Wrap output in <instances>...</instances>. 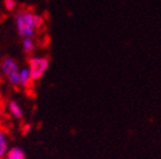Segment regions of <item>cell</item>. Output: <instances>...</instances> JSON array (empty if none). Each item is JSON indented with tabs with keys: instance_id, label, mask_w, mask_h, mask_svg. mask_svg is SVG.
Returning <instances> with one entry per match:
<instances>
[{
	"instance_id": "cell-3",
	"label": "cell",
	"mask_w": 161,
	"mask_h": 159,
	"mask_svg": "<svg viewBox=\"0 0 161 159\" xmlns=\"http://www.w3.org/2000/svg\"><path fill=\"white\" fill-rule=\"evenodd\" d=\"M19 70V65L16 59L11 57H6L1 60V64H0V71H1V75L6 76V77H9L10 75L16 74Z\"/></svg>"
},
{
	"instance_id": "cell-8",
	"label": "cell",
	"mask_w": 161,
	"mask_h": 159,
	"mask_svg": "<svg viewBox=\"0 0 161 159\" xmlns=\"http://www.w3.org/2000/svg\"><path fill=\"white\" fill-rule=\"evenodd\" d=\"M21 48H23V51L25 52L26 55L33 54L36 48V42L34 40V38H23Z\"/></svg>"
},
{
	"instance_id": "cell-1",
	"label": "cell",
	"mask_w": 161,
	"mask_h": 159,
	"mask_svg": "<svg viewBox=\"0 0 161 159\" xmlns=\"http://www.w3.org/2000/svg\"><path fill=\"white\" fill-rule=\"evenodd\" d=\"M15 23L17 31L23 38H34L40 27L43 26L44 20L39 15L31 10H19L15 16Z\"/></svg>"
},
{
	"instance_id": "cell-5",
	"label": "cell",
	"mask_w": 161,
	"mask_h": 159,
	"mask_svg": "<svg viewBox=\"0 0 161 159\" xmlns=\"http://www.w3.org/2000/svg\"><path fill=\"white\" fill-rule=\"evenodd\" d=\"M8 111L14 119H21L24 116V110L19 104L15 100H11L8 104Z\"/></svg>"
},
{
	"instance_id": "cell-6",
	"label": "cell",
	"mask_w": 161,
	"mask_h": 159,
	"mask_svg": "<svg viewBox=\"0 0 161 159\" xmlns=\"http://www.w3.org/2000/svg\"><path fill=\"white\" fill-rule=\"evenodd\" d=\"M9 140H8V135L5 130L0 127V159H3L9 149Z\"/></svg>"
},
{
	"instance_id": "cell-7",
	"label": "cell",
	"mask_w": 161,
	"mask_h": 159,
	"mask_svg": "<svg viewBox=\"0 0 161 159\" xmlns=\"http://www.w3.org/2000/svg\"><path fill=\"white\" fill-rule=\"evenodd\" d=\"M3 159H26V155L20 147H11L8 149Z\"/></svg>"
},
{
	"instance_id": "cell-4",
	"label": "cell",
	"mask_w": 161,
	"mask_h": 159,
	"mask_svg": "<svg viewBox=\"0 0 161 159\" xmlns=\"http://www.w3.org/2000/svg\"><path fill=\"white\" fill-rule=\"evenodd\" d=\"M18 75H19V86L20 87L25 88H29L33 84V79L30 77V72L28 70L27 67H24L21 69L18 70Z\"/></svg>"
},
{
	"instance_id": "cell-2",
	"label": "cell",
	"mask_w": 161,
	"mask_h": 159,
	"mask_svg": "<svg viewBox=\"0 0 161 159\" xmlns=\"http://www.w3.org/2000/svg\"><path fill=\"white\" fill-rule=\"evenodd\" d=\"M27 68L33 81L39 80L49 68V59L45 56H33L28 60Z\"/></svg>"
},
{
	"instance_id": "cell-10",
	"label": "cell",
	"mask_w": 161,
	"mask_h": 159,
	"mask_svg": "<svg viewBox=\"0 0 161 159\" xmlns=\"http://www.w3.org/2000/svg\"><path fill=\"white\" fill-rule=\"evenodd\" d=\"M3 5H5L7 10L13 11L17 7V0H3Z\"/></svg>"
},
{
	"instance_id": "cell-9",
	"label": "cell",
	"mask_w": 161,
	"mask_h": 159,
	"mask_svg": "<svg viewBox=\"0 0 161 159\" xmlns=\"http://www.w3.org/2000/svg\"><path fill=\"white\" fill-rule=\"evenodd\" d=\"M8 78V82H9L13 87H18L19 86V75H18V72L16 74H13V75H10Z\"/></svg>"
},
{
	"instance_id": "cell-11",
	"label": "cell",
	"mask_w": 161,
	"mask_h": 159,
	"mask_svg": "<svg viewBox=\"0 0 161 159\" xmlns=\"http://www.w3.org/2000/svg\"><path fill=\"white\" fill-rule=\"evenodd\" d=\"M3 117H5V112H3V105L0 104V125L3 124Z\"/></svg>"
},
{
	"instance_id": "cell-12",
	"label": "cell",
	"mask_w": 161,
	"mask_h": 159,
	"mask_svg": "<svg viewBox=\"0 0 161 159\" xmlns=\"http://www.w3.org/2000/svg\"><path fill=\"white\" fill-rule=\"evenodd\" d=\"M0 77H1V71H0Z\"/></svg>"
}]
</instances>
